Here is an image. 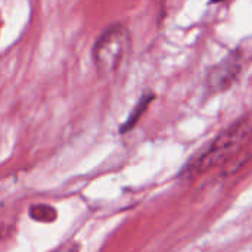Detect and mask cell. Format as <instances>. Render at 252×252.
<instances>
[{
	"label": "cell",
	"instance_id": "3957f363",
	"mask_svg": "<svg viewBox=\"0 0 252 252\" xmlns=\"http://www.w3.org/2000/svg\"><path fill=\"white\" fill-rule=\"evenodd\" d=\"M242 69V56L229 55L223 62H220L208 77V87L211 92H221L227 89L239 75Z\"/></svg>",
	"mask_w": 252,
	"mask_h": 252
},
{
	"label": "cell",
	"instance_id": "7a4b0ae2",
	"mask_svg": "<svg viewBox=\"0 0 252 252\" xmlns=\"http://www.w3.org/2000/svg\"><path fill=\"white\" fill-rule=\"evenodd\" d=\"M130 47V34L126 25L112 24L93 44V63L100 74H109L118 68Z\"/></svg>",
	"mask_w": 252,
	"mask_h": 252
},
{
	"label": "cell",
	"instance_id": "5b68a950",
	"mask_svg": "<svg viewBox=\"0 0 252 252\" xmlns=\"http://www.w3.org/2000/svg\"><path fill=\"white\" fill-rule=\"evenodd\" d=\"M30 216L31 219H34L35 221H41V223H47V221H53L56 219V211L53 207L50 205H44V204H38V205H32L30 208Z\"/></svg>",
	"mask_w": 252,
	"mask_h": 252
},
{
	"label": "cell",
	"instance_id": "277c9868",
	"mask_svg": "<svg viewBox=\"0 0 252 252\" xmlns=\"http://www.w3.org/2000/svg\"><path fill=\"white\" fill-rule=\"evenodd\" d=\"M154 99V96L152 94H145L140 100H139V103L134 106V109H133V112L130 114V117L127 118V121L123 124V127H121V133H126V131H128L130 128H133L134 127V124L139 121V118L142 117V114L146 111V108H148V105L151 103V100Z\"/></svg>",
	"mask_w": 252,
	"mask_h": 252
},
{
	"label": "cell",
	"instance_id": "8992f818",
	"mask_svg": "<svg viewBox=\"0 0 252 252\" xmlns=\"http://www.w3.org/2000/svg\"><path fill=\"white\" fill-rule=\"evenodd\" d=\"M213 3H217V1H223V0H211Z\"/></svg>",
	"mask_w": 252,
	"mask_h": 252
},
{
	"label": "cell",
	"instance_id": "6da1fadb",
	"mask_svg": "<svg viewBox=\"0 0 252 252\" xmlns=\"http://www.w3.org/2000/svg\"><path fill=\"white\" fill-rule=\"evenodd\" d=\"M251 134L252 124L250 121L244 120L236 123L216 137L202 152L193 157L185 167V174L193 177L226 164L248 143Z\"/></svg>",
	"mask_w": 252,
	"mask_h": 252
}]
</instances>
